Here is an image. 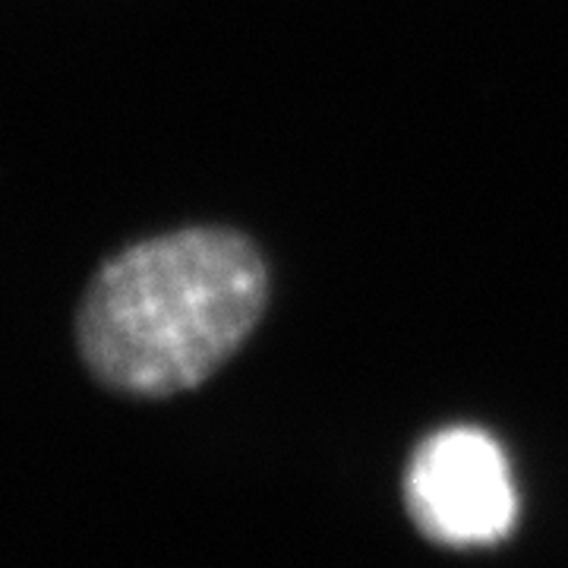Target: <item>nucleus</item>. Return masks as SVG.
Listing matches in <instances>:
<instances>
[{"label":"nucleus","instance_id":"f257e3e1","mask_svg":"<svg viewBox=\"0 0 568 568\" xmlns=\"http://www.w3.org/2000/svg\"><path fill=\"white\" fill-rule=\"evenodd\" d=\"M268 301L263 246L227 224H190L123 246L95 268L73 342L99 386L159 402L205 386L231 364Z\"/></svg>","mask_w":568,"mask_h":568},{"label":"nucleus","instance_id":"f03ea898","mask_svg":"<svg viewBox=\"0 0 568 568\" xmlns=\"http://www.w3.org/2000/svg\"><path fill=\"white\" fill-rule=\"evenodd\" d=\"M414 525L443 547H489L518 515L508 462L477 426H446L417 446L405 474Z\"/></svg>","mask_w":568,"mask_h":568}]
</instances>
